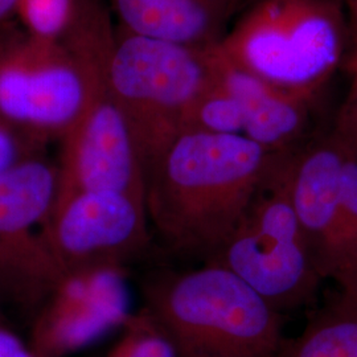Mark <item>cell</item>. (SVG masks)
I'll use <instances>...</instances> for the list:
<instances>
[{
  "label": "cell",
  "mask_w": 357,
  "mask_h": 357,
  "mask_svg": "<svg viewBox=\"0 0 357 357\" xmlns=\"http://www.w3.org/2000/svg\"><path fill=\"white\" fill-rule=\"evenodd\" d=\"M253 0H229L230 4H231V7H233V10L234 11H237V10H240V8H243V7H246L249 3H252Z\"/></svg>",
  "instance_id": "cell-23"
},
{
  "label": "cell",
  "mask_w": 357,
  "mask_h": 357,
  "mask_svg": "<svg viewBox=\"0 0 357 357\" xmlns=\"http://www.w3.org/2000/svg\"><path fill=\"white\" fill-rule=\"evenodd\" d=\"M215 47L144 38L118 26L107 38L105 84L128 123L146 178L181 132L185 110L213 76Z\"/></svg>",
  "instance_id": "cell-4"
},
{
  "label": "cell",
  "mask_w": 357,
  "mask_h": 357,
  "mask_svg": "<svg viewBox=\"0 0 357 357\" xmlns=\"http://www.w3.org/2000/svg\"><path fill=\"white\" fill-rule=\"evenodd\" d=\"M349 41L343 0H253L217 50L268 84L317 98Z\"/></svg>",
  "instance_id": "cell-3"
},
{
  "label": "cell",
  "mask_w": 357,
  "mask_h": 357,
  "mask_svg": "<svg viewBox=\"0 0 357 357\" xmlns=\"http://www.w3.org/2000/svg\"><path fill=\"white\" fill-rule=\"evenodd\" d=\"M44 240L64 271L126 266L150 243L146 204L118 192H81L52 205Z\"/></svg>",
  "instance_id": "cell-8"
},
{
  "label": "cell",
  "mask_w": 357,
  "mask_h": 357,
  "mask_svg": "<svg viewBox=\"0 0 357 357\" xmlns=\"http://www.w3.org/2000/svg\"><path fill=\"white\" fill-rule=\"evenodd\" d=\"M125 266L64 271L35 311L26 344L35 357H68L122 328L131 317Z\"/></svg>",
  "instance_id": "cell-9"
},
{
  "label": "cell",
  "mask_w": 357,
  "mask_h": 357,
  "mask_svg": "<svg viewBox=\"0 0 357 357\" xmlns=\"http://www.w3.org/2000/svg\"><path fill=\"white\" fill-rule=\"evenodd\" d=\"M277 357H357V307L337 301L299 336L283 340Z\"/></svg>",
  "instance_id": "cell-13"
},
{
  "label": "cell",
  "mask_w": 357,
  "mask_h": 357,
  "mask_svg": "<svg viewBox=\"0 0 357 357\" xmlns=\"http://www.w3.org/2000/svg\"><path fill=\"white\" fill-rule=\"evenodd\" d=\"M184 130L243 134V109L218 72L216 52L213 76L185 110L181 123V131Z\"/></svg>",
  "instance_id": "cell-15"
},
{
  "label": "cell",
  "mask_w": 357,
  "mask_h": 357,
  "mask_svg": "<svg viewBox=\"0 0 357 357\" xmlns=\"http://www.w3.org/2000/svg\"><path fill=\"white\" fill-rule=\"evenodd\" d=\"M349 144L336 131L278 155L277 168L321 280H332L337 261L340 188Z\"/></svg>",
  "instance_id": "cell-10"
},
{
  "label": "cell",
  "mask_w": 357,
  "mask_h": 357,
  "mask_svg": "<svg viewBox=\"0 0 357 357\" xmlns=\"http://www.w3.org/2000/svg\"><path fill=\"white\" fill-rule=\"evenodd\" d=\"M116 26L144 38L215 47L234 13L229 0H105Z\"/></svg>",
  "instance_id": "cell-12"
},
{
  "label": "cell",
  "mask_w": 357,
  "mask_h": 357,
  "mask_svg": "<svg viewBox=\"0 0 357 357\" xmlns=\"http://www.w3.org/2000/svg\"><path fill=\"white\" fill-rule=\"evenodd\" d=\"M82 0H17L15 22L28 35L64 41L76 26Z\"/></svg>",
  "instance_id": "cell-16"
},
{
  "label": "cell",
  "mask_w": 357,
  "mask_h": 357,
  "mask_svg": "<svg viewBox=\"0 0 357 357\" xmlns=\"http://www.w3.org/2000/svg\"><path fill=\"white\" fill-rule=\"evenodd\" d=\"M277 160L278 155L237 229L206 264L228 268L282 314L308 303L321 278L294 213Z\"/></svg>",
  "instance_id": "cell-6"
},
{
  "label": "cell",
  "mask_w": 357,
  "mask_h": 357,
  "mask_svg": "<svg viewBox=\"0 0 357 357\" xmlns=\"http://www.w3.org/2000/svg\"><path fill=\"white\" fill-rule=\"evenodd\" d=\"M178 357H277L282 314L216 264L153 282L143 307Z\"/></svg>",
  "instance_id": "cell-2"
},
{
  "label": "cell",
  "mask_w": 357,
  "mask_h": 357,
  "mask_svg": "<svg viewBox=\"0 0 357 357\" xmlns=\"http://www.w3.org/2000/svg\"><path fill=\"white\" fill-rule=\"evenodd\" d=\"M121 330L114 347L123 357H178L175 345L144 308L132 312Z\"/></svg>",
  "instance_id": "cell-17"
},
{
  "label": "cell",
  "mask_w": 357,
  "mask_h": 357,
  "mask_svg": "<svg viewBox=\"0 0 357 357\" xmlns=\"http://www.w3.org/2000/svg\"><path fill=\"white\" fill-rule=\"evenodd\" d=\"M56 185L45 153L0 172V296L33 314L63 275L43 234Z\"/></svg>",
  "instance_id": "cell-7"
},
{
  "label": "cell",
  "mask_w": 357,
  "mask_h": 357,
  "mask_svg": "<svg viewBox=\"0 0 357 357\" xmlns=\"http://www.w3.org/2000/svg\"><path fill=\"white\" fill-rule=\"evenodd\" d=\"M89 54L79 19L64 41L28 35L16 22L0 31V116L32 139L61 141L86 107Z\"/></svg>",
  "instance_id": "cell-5"
},
{
  "label": "cell",
  "mask_w": 357,
  "mask_h": 357,
  "mask_svg": "<svg viewBox=\"0 0 357 357\" xmlns=\"http://www.w3.org/2000/svg\"><path fill=\"white\" fill-rule=\"evenodd\" d=\"M333 282L340 289L339 301L357 307V153L351 144L340 188L337 261Z\"/></svg>",
  "instance_id": "cell-14"
},
{
  "label": "cell",
  "mask_w": 357,
  "mask_h": 357,
  "mask_svg": "<svg viewBox=\"0 0 357 357\" xmlns=\"http://www.w3.org/2000/svg\"><path fill=\"white\" fill-rule=\"evenodd\" d=\"M343 4L349 26L351 41L357 43V0H343Z\"/></svg>",
  "instance_id": "cell-21"
},
{
  "label": "cell",
  "mask_w": 357,
  "mask_h": 357,
  "mask_svg": "<svg viewBox=\"0 0 357 357\" xmlns=\"http://www.w3.org/2000/svg\"><path fill=\"white\" fill-rule=\"evenodd\" d=\"M0 324H6V318L3 314V299L0 296Z\"/></svg>",
  "instance_id": "cell-24"
},
{
  "label": "cell",
  "mask_w": 357,
  "mask_h": 357,
  "mask_svg": "<svg viewBox=\"0 0 357 357\" xmlns=\"http://www.w3.org/2000/svg\"><path fill=\"white\" fill-rule=\"evenodd\" d=\"M218 72L243 109V135L268 153H290L306 134L315 98L281 89L229 61L215 48Z\"/></svg>",
  "instance_id": "cell-11"
},
{
  "label": "cell",
  "mask_w": 357,
  "mask_h": 357,
  "mask_svg": "<svg viewBox=\"0 0 357 357\" xmlns=\"http://www.w3.org/2000/svg\"><path fill=\"white\" fill-rule=\"evenodd\" d=\"M17 0H0V31L15 22Z\"/></svg>",
  "instance_id": "cell-22"
},
{
  "label": "cell",
  "mask_w": 357,
  "mask_h": 357,
  "mask_svg": "<svg viewBox=\"0 0 357 357\" xmlns=\"http://www.w3.org/2000/svg\"><path fill=\"white\" fill-rule=\"evenodd\" d=\"M275 159L243 134L181 131L147 174L150 224L171 252L211 262L243 221Z\"/></svg>",
  "instance_id": "cell-1"
},
{
  "label": "cell",
  "mask_w": 357,
  "mask_h": 357,
  "mask_svg": "<svg viewBox=\"0 0 357 357\" xmlns=\"http://www.w3.org/2000/svg\"><path fill=\"white\" fill-rule=\"evenodd\" d=\"M345 72L348 73V90L335 130L351 144L357 153V43H349L345 57Z\"/></svg>",
  "instance_id": "cell-18"
},
{
  "label": "cell",
  "mask_w": 357,
  "mask_h": 357,
  "mask_svg": "<svg viewBox=\"0 0 357 357\" xmlns=\"http://www.w3.org/2000/svg\"><path fill=\"white\" fill-rule=\"evenodd\" d=\"M47 144L32 139L0 116V172L28 158L45 153Z\"/></svg>",
  "instance_id": "cell-19"
},
{
  "label": "cell",
  "mask_w": 357,
  "mask_h": 357,
  "mask_svg": "<svg viewBox=\"0 0 357 357\" xmlns=\"http://www.w3.org/2000/svg\"><path fill=\"white\" fill-rule=\"evenodd\" d=\"M0 357H35L29 347L6 324H0Z\"/></svg>",
  "instance_id": "cell-20"
},
{
  "label": "cell",
  "mask_w": 357,
  "mask_h": 357,
  "mask_svg": "<svg viewBox=\"0 0 357 357\" xmlns=\"http://www.w3.org/2000/svg\"><path fill=\"white\" fill-rule=\"evenodd\" d=\"M107 357H123L121 354H119V351L115 348V347H113V349L110 351V354L107 355Z\"/></svg>",
  "instance_id": "cell-25"
}]
</instances>
